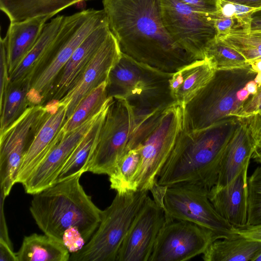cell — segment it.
I'll return each instance as SVG.
<instances>
[{"label": "cell", "mask_w": 261, "mask_h": 261, "mask_svg": "<svg viewBox=\"0 0 261 261\" xmlns=\"http://www.w3.org/2000/svg\"><path fill=\"white\" fill-rule=\"evenodd\" d=\"M102 4L122 53L169 73L196 61L167 31L161 0H102Z\"/></svg>", "instance_id": "6da1fadb"}, {"label": "cell", "mask_w": 261, "mask_h": 261, "mask_svg": "<svg viewBox=\"0 0 261 261\" xmlns=\"http://www.w3.org/2000/svg\"><path fill=\"white\" fill-rule=\"evenodd\" d=\"M240 120L231 117L202 129L186 130L161 169L158 185L196 184L210 190L216 183L224 149Z\"/></svg>", "instance_id": "7a4b0ae2"}, {"label": "cell", "mask_w": 261, "mask_h": 261, "mask_svg": "<svg viewBox=\"0 0 261 261\" xmlns=\"http://www.w3.org/2000/svg\"><path fill=\"white\" fill-rule=\"evenodd\" d=\"M81 176L56 183L33 195L30 212L44 234L61 242L63 233L77 229L88 242L101 220L102 210L80 182Z\"/></svg>", "instance_id": "3957f363"}, {"label": "cell", "mask_w": 261, "mask_h": 261, "mask_svg": "<svg viewBox=\"0 0 261 261\" xmlns=\"http://www.w3.org/2000/svg\"><path fill=\"white\" fill-rule=\"evenodd\" d=\"M256 74L250 66L215 70L208 83L184 108L187 130L202 129L236 117L251 96L246 85Z\"/></svg>", "instance_id": "277c9868"}, {"label": "cell", "mask_w": 261, "mask_h": 261, "mask_svg": "<svg viewBox=\"0 0 261 261\" xmlns=\"http://www.w3.org/2000/svg\"><path fill=\"white\" fill-rule=\"evenodd\" d=\"M173 74L156 70L121 53L109 74L107 96L122 97L137 110L166 109L175 103L169 84Z\"/></svg>", "instance_id": "5b68a950"}, {"label": "cell", "mask_w": 261, "mask_h": 261, "mask_svg": "<svg viewBox=\"0 0 261 261\" xmlns=\"http://www.w3.org/2000/svg\"><path fill=\"white\" fill-rule=\"evenodd\" d=\"M147 191L117 193L102 211L99 224L84 247L70 254V261H116L120 247L148 194Z\"/></svg>", "instance_id": "8992f818"}, {"label": "cell", "mask_w": 261, "mask_h": 261, "mask_svg": "<svg viewBox=\"0 0 261 261\" xmlns=\"http://www.w3.org/2000/svg\"><path fill=\"white\" fill-rule=\"evenodd\" d=\"M107 21L103 9H89L65 16L49 49L46 64L31 84L28 99L31 106L44 104L58 75L75 50L93 30Z\"/></svg>", "instance_id": "52a82bcc"}, {"label": "cell", "mask_w": 261, "mask_h": 261, "mask_svg": "<svg viewBox=\"0 0 261 261\" xmlns=\"http://www.w3.org/2000/svg\"><path fill=\"white\" fill-rule=\"evenodd\" d=\"M139 115L140 111L125 99L111 97L87 172L108 176L113 172L119 160L129 151Z\"/></svg>", "instance_id": "ba28073f"}, {"label": "cell", "mask_w": 261, "mask_h": 261, "mask_svg": "<svg viewBox=\"0 0 261 261\" xmlns=\"http://www.w3.org/2000/svg\"><path fill=\"white\" fill-rule=\"evenodd\" d=\"M187 130L185 108L173 103L164 110L157 124L139 146L141 160L133 179L134 191H151L181 136Z\"/></svg>", "instance_id": "9c48e42d"}, {"label": "cell", "mask_w": 261, "mask_h": 261, "mask_svg": "<svg viewBox=\"0 0 261 261\" xmlns=\"http://www.w3.org/2000/svg\"><path fill=\"white\" fill-rule=\"evenodd\" d=\"M209 191L196 184L167 187L162 201L166 219L193 223L211 230L222 239L237 234V229L215 209L209 199Z\"/></svg>", "instance_id": "30bf717a"}, {"label": "cell", "mask_w": 261, "mask_h": 261, "mask_svg": "<svg viewBox=\"0 0 261 261\" xmlns=\"http://www.w3.org/2000/svg\"><path fill=\"white\" fill-rule=\"evenodd\" d=\"M164 26L172 39L195 60L204 59L207 44L217 37L215 14L198 11L180 0H161Z\"/></svg>", "instance_id": "8fae6325"}, {"label": "cell", "mask_w": 261, "mask_h": 261, "mask_svg": "<svg viewBox=\"0 0 261 261\" xmlns=\"http://www.w3.org/2000/svg\"><path fill=\"white\" fill-rule=\"evenodd\" d=\"M47 111L45 105L31 106L0 134L1 192L6 197L16 184L17 173L23 156Z\"/></svg>", "instance_id": "7c38bea8"}, {"label": "cell", "mask_w": 261, "mask_h": 261, "mask_svg": "<svg viewBox=\"0 0 261 261\" xmlns=\"http://www.w3.org/2000/svg\"><path fill=\"white\" fill-rule=\"evenodd\" d=\"M222 239L211 230L191 222L166 219L149 261H184L203 254Z\"/></svg>", "instance_id": "4fadbf2b"}, {"label": "cell", "mask_w": 261, "mask_h": 261, "mask_svg": "<svg viewBox=\"0 0 261 261\" xmlns=\"http://www.w3.org/2000/svg\"><path fill=\"white\" fill-rule=\"evenodd\" d=\"M165 221L163 207L147 196L125 237L116 261H149Z\"/></svg>", "instance_id": "5bb4252c"}, {"label": "cell", "mask_w": 261, "mask_h": 261, "mask_svg": "<svg viewBox=\"0 0 261 261\" xmlns=\"http://www.w3.org/2000/svg\"><path fill=\"white\" fill-rule=\"evenodd\" d=\"M44 105L47 113L23 156L16 183L25 182L65 135L61 128L65 121L66 105L55 100Z\"/></svg>", "instance_id": "9a60e30c"}, {"label": "cell", "mask_w": 261, "mask_h": 261, "mask_svg": "<svg viewBox=\"0 0 261 261\" xmlns=\"http://www.w3.org/2000/svg\"><path fill=\"white\" fill-rule=\"evenodd\" d=\"M121 56L118 42L111 32L106 41L88 65L79 81L59 100L66 106L65 123L87 94L107 81L111 68L118 61Z\"/></svg>", "instance_id": "2e32d148"}, {"label": "cell", "mask_w": 261, "mask_h": 261, "mask_svg": "<svg viewBox=\"0 0 261 261\" xmlns=\"http://www.w3.org/2000/svg\"><path fill=\"white\" fill-rule=\"evenodd\" d=\"M101 111L81 126L67 135L65 134L45 159L22 184L25 193L33 195L55 184L72 152L96 121Z\"/></svg>", "instance_id": "e0dca14e"}, {"label": "cell", "mask_w": 261, "mask_h": 261, "mask_svg": "<svg viewBox=\"0 0 261 261\" xmlns=\"http://www.w3.org/2000/svg\"><path fill=\"white\" fill-rule=\"evenodd\" d=\"M110 33L108 20L84 40L61 70L48 92L45 103L53 100H60L75 86Z\"/></svg>", "instance_id": "ac0fdd59"}, {"label": "cell", "mask_w": 261, "mask_h": 261, "mask_svg": "<svg viewBox=\"0 0 261 261\" xmlns=\"http://www.w3.org/2000/svg\"><path fill=\"white\" fill-rule=\"evenodd\" d=\"M247 165L228 186L209 191V199L215 209L237 229L247 226L248 185Z\"/></svg>", "instance_id": "d6986e66"}, {"label": "cell", "mask_w": 261, "mask_h": 261, "mask_svg": "<svg viewBox=\"0 0 261 261\" xmlns=\"http://www.w3.org/2000/svg\"><path fill=\"white\" fill-rule=\"evenodd\" d=\"M240 121L227 143L220 163L215 187L229 185L247 165L256 148L246 118Z\"/></svg>", "instance_id": "ffe728a7"}, {"label": "cell", "mask_w": 261, "mask_h": 261, "mask_svg": "<svg viewBox=\"0 0 261 261\" xmlns=\"http://www.w3.org/2000/svg\"><path fill=\"white\" fill-rule=\"evenodd\" d=\"M65 18L58 15L45 23L32 49L11 74V82L29 80L32 83L45 66L49 49L63 25Z\"/></svg>", "instance_id": "44dd1931"}, {"label": "cell", "mask_w": 261, "mask_h": 261, "mask_svg": "<svg viewBox=\"0 0 261 261\" xmlns=\"http://www.w3.org/2000/svg\"><path fill=\"white\" fill-rule=\"evenodd\" d=\"M49 16L10 22L5 37L10 76L32 49Z\"/></svg>", "instance_id": "7402d4cb"}, {"label": "cell", "mask_w": 261, "mask_h": 261, "mask_svg": "<svg viewBox=\"0 0 261 261\" xmlns=\"http://www.w3.org/2000/svg\"><path fill=\"white\" fill-rule=\"evenodd\" d=\"M215 71L203 59L196 60L174 73L169 84L174 102L185 108L211 80Z\"/></svg>", "instance_id": "603a6c76"}, {"label": "cell", "mask_w": 261, "mask_h": 261, "mask_svg": "<svg viewBox=\"0 0 261 261\" xmlns=\"http://www.w3.org/2000/svg\"><path fill=\"white\" fill-rule=\"evenodd\" d=\"M111 97L96 121L75 147L65 163L55 184L82 175L87 166L96 147L102 122Z\"/></svg>", "instance_id": "cb8c5ba5"}, {"label": "cell", "mask_w": 261, "mask_h": 261, "mask_svg": "<svg viewBox=\"0 0 261 261\" xmlns=\"http://www.w3.org/2000/svg\"><path fill=\"white\" fill-rule=\"evenodd\" d=\"M261 251V242L238 233L213 242L203 253L204 261H252Z\"/></svg>", "instance_id": "d4e9b609"}, {"label": "cell", "mask_w": 261, "mask_h": 261, "mask_svg": "<svg viewBox=\"0 0 261 261\" xmlns=\"http://www.w3.org/2000/svg\"><path fill=\"white\" fill-rule=\"evenodd\" d=\"M88 0H0V9L10 22L39 16H54L62 10Z\"/></svg>", "instance_id": "484cf974"}, {"label": "cell", "mask_w": 261, "mask_h": 261, "mask_svg": "<svg viewBox=\"0 0 261 261\" xmlns=\"http://www.w3.org/2000/svg\"><path fill=\"white\" fill-rule=\"evenodd\" d=\"M18 261H68L70 253L60 242L45 234L25 236L16 253Z\"/></svg>", "instance_id": "4316f807"}, {"label": "cell", "mask_w": 261, "mask_h": 261, "mask_svg": "<svg viewBox=\"0 0 261 261\" xmlns=\"http://www.w3.org/2000/svg\"><path fill=\"white\" fill-rule=\"evenodd\" d=\"M31 84L29 80L10 82L4 99L0 103V134L31 106L28 99Z\"/></svg>", "instance_id": "83f0119b"}, {"label": "cell", "mask_w": 261, "mask_h": 261, "mask_svg": "<svg viewBox=\"0 0 261 261\" xmlns=\"http://www.w3.org/2000/svg\"><path fill=\"white\" fill-rule=\"evenodd\" d=\"M107 81L94 89L79 103L70 118L61 128L67 135L98 114L105 107L110 97L107 93Z\"/></svg>", "instance_id": "f1b7e54d"}, {"label": "cell", "mask_w": 261, "mask_h": 261, "mask_svg": "<svg viewBox=\"0 0 261 261\" xmlns=\"http://www.w3.org/2000/svg\"><path fill=\"white\" fill-rule=\"evenodd\" d=\"M204 59L215 70H231L250 66L244 57L217 37L206 46Z\"/></svg>", "instance_id": "f546056e"}, {"label": "cell", "mask_w": 261, "mask_h": 261, "mask_svg": "<svg viewBox=\"0 0 261 261\" xmlns=\"http://www.w3.org/2000/svg\"><path fill=\"white\" fill-rule=\"evenodd\" d=\"M141 160L139 146L130 150L117 163L113 172L109 176L110 188L118 193L134 191L133 179Z\"/></svg>", "instance_id": "4dcf8cb0"}, {"label": "cell", "mask_w": 261, "mask_h": 261, "mask_svg": "<svg viewBox=\"0 0 261 261\" xmlns=\"http://www.w3.org/2000/svg\"><path fill=\"white\" fill-rule=\"evenodd\" d=\"M218 38L240 53L249 64L261 59V30L235 32Z\"/></svg>", "instance_id": "1f68e13d"}, {"label": "cell", "mask_w": 261, "mask_h": 261, "mask_svg": "<svg viewBox=\"0 0 261 261\" xmlns=\"http://www.w3.org/2000/svg\"><path fill=\"white\" fill-rule=\"evenodd\" d=\"M247 226L261 225V165L248 178Z\"/></svg>", "instance_id": "d6a6232c"}, {"label": "cell", "mask_w": 261, "mask_h": 261, "mask_svg": "<svg viewBox=\"0 0 261 261\" xmlns=\"http://www.w3.org/2000/svg\"><path fill=\"white\" fill-rule=\"evenodd\" d=\"M215 24L217 37L222 38L231 33L250 31V17L227 16L219 11L215 15Z\"/></svg>", "instance_id": "836d02e7"}, {"label": "cell", "mask_w": 261, "mask_h": 261, "mask_svg": "<svg viewBox=\"0 0 261 261\" xmlns=\"http://www.w3.org/2000/svg\"><path fill=\"white\" fill-rule=\"evenodd\" d=\"M0 103L5 97L10 82L7 59L6 41L5 38L0 40Z\"/></svg>", "instance_id": "e575fe53"}, {"label": "cell", "mask_w": 261, "mask_h": 261, "mask_svg": "<svg viewBox=\"0 0 261 261\" xmlns=\"http://www.w3.org/2000/svg\"><path fill=\"white\" fill-rule=\"evenodd\" d=\"M220 7L219 12L224 15L244 17H250L251 13L257 9L224 0H220Z\"/></svg>", "instance_id": "d590c367"}, {"label": "cell", "mask_w": 261, "mask_h": 261, "mask_svg": "<svg viewBox=\"0 0 261 261\" xmlns=\"http://www.w3.org/2000/svg\"><path fill=\"white\" fill-rule=\"evenodd\" d=\"M196 10L215 14L220 11V0H180Z\"/></svg>", "instance_id": "8d00e7d4"}, {"label": "cell", "mask_w": 261, "mask_h": 261, "mask_svg": "<svg viewBox=\"0 0 261 261\" xmlns=\"http://www.w3.org/2000/svg\"><path fill=\"white\" fill-rule=\"evenodd\" d=\"M260 101L261 87L258 88L255 95L250 96L235 116L240 118H245L251 116L254 114Z\"/></svg>", "instance_id": "74e56055"}, {"label": "cell", "mask_w": 261, "mask_h": 261, "mask_svg": "<svg viewBox=\"0 0 261 261\" xmlns=\"http://www.w3.org/2000/svg\"><path fill=\"white\" fill-rule=\"evenodd\" d=\"M245 118L255 142L256 147L261 146V114H254Z\"/></svg>", "instance_id": "f35d334b"}, {"label": "cell", "mask_w": 261, "mask_h": 261, "mask_svg": "<svg viewBox=\"0 0 261 261\" xmlns=\"http://www.w3.org/2000/svg\"><path fill=\"white\" fill-rule=\"evenodd\" d=\"M237 233L248 239L261 242V225L247 226L237 229Z\"/></svg>", "instance_id": "ab89813d"}, {"label": "cell", "mask_w": 261, "mask_h": 261, "mask_svg": "<svg viewBox=\"0 0 261 261\" xmlns=\"http://www.w3.org/2000/svg\"><path fill=\"white\" fill-rule=\"evenodd\" d=\"M0 261H18L12 245L0 240Z\"/></svg>", "instance_id": "60d3db41"}, {"label": "cell", "mask_w": 261, "mask_h": 261, "mask_svg": "<svg viewBox=\"0 0 261 261\" xmlns=\"http://www.w3.org/2000/svg\"><path fill=\"white\" fill-rule=\"evenodd\" d=\"M249 29L251 31L261 30V8L255 10L251 13Z\"/></svg>", "instance_id": "b9f144b4"}, {"label": "cell", "mask_w": 261, "mask_h": 261, "mask_svg": "<svg viewBox=\"0 0 261 261\" xmlns=\"http://www.w3.org/2000/svg\"><path fill=\"white\" fill-rule=\"evenodd\" d=\"M243 6L258 9L261 8V0H224Z\"/></svg>", "instance_id": "7bdbcfd3"}, {"label": "cell", "mask_w": 261, "mask_h": 261, "mask_svg": "<svg viewBox=\"0 0 261 261\" xmlns=\"http://www.w3.org/2000/svg\"><path fill=\"white\" fill-rule=\"evenodd\" d=\"M252 70L256 73H261V59L254 60L249 63Z\"/></svg>", "instance_id": "ee69618b"}, {"label": "cell", "mask_w": 261, "mask_h": 261, "mask_svg": "<svg viewBox=\"0 0 261 261\" xmlns=\"http://www.w3.org/2000/svg\"><path fill=\"white\" fill-rule=\"evenodd\" d=\"M252 158L255 162L261 165V146L256 147Z\"/></svg>", "instance_id": "f6af8a7d"}, {"label": "cell", "mask_w": 261, "mask_h": 261, "mask_svg": "<svg viewBox=\"0 0 261 261\" xmlns=\"http://www.w3.org/2000/svg\"><path fill=\"white\" fill-rule=\"evenodd\" d=\"M254 81L257 84L258 88L261 87V73H257Z\"/></svg>", "instance_id": "bcb514c9"}, {"label": "cell", "mask_w": 261, "mask_h": 261, "mask_svg": "<svg viewBox=\"0 0 261 261\" xmlns=\"http://www.w3.org/2000/svg\"><path fill=\"white\" fill-rule=\"evenodd\" d=\"M252 261H261V251L254 258Z\"/></svg>", "instance_id": "7dc6e473"}, {"label": "cell", "mask_w": 261, "mask_h": 261, "mask_svg": "<svg viewBox=\"0 0 261 261\" xmlns=\"http://www.w3.org/2000/svg\"><path fill=\"white\" fill-rule=\"evenodd\" d=\"M256 113L261 114V101L259 103V105L258 106L257 108H256V109L255 111L254 114H256Z\"/></svg>", "instance_id": "c3c4849f"}]
</instances>
